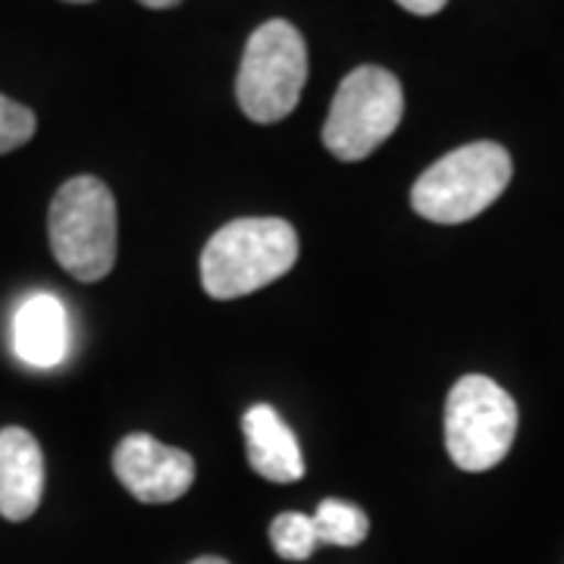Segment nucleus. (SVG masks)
Returning <instances> with one entry per match:
<instances>
[{"label": "nucleus", "mask_w": 564, "mask_h": 564, "mask_svg": "<svg viewBox=\"0 0 564 564\" xmlns=\"http://www.w3.org/2000/svg\"><path fill=\"white\" fill-rule=\"evenodd\" d=\"M299 261V232L280 217L226 223L202 251V285L217 302H232L285 276Z\"/></svg>", "instance_id": "nucleus-1"}, {"label": "nucleus", "mask_w": 564, "mask_h": 564, "mask_svg": "<svg viewBox=\"0 0 564 564\" xmlns=\"http://www.w3.org/2000/svg\"><path fill=\"white\" fill-rule=\"evenodd\" d=\"M54 261L79 282H101L117 263V202L98 176L63 182L47 210Z\"/></svg>", "instance_id": "nucleus-2"}, {"label": "nucleus", "mask_w": 564, "mask_h": 564, "mask_svg": "<svg viewBox=\"0 0 564 564\" xmlns=\"http://www.w3.org/2000/svg\"><path fill=\"white\" fill-rule=\"evenodd\" d=\"M508 182L511 154L496 141H474L423 170L411 188V207L423 220L458 226L499 202Z\"/></svg>", "instance_id": "nucleus-3"}, {"label": "nucleus", "mask_w": 564, "mask_h": 564, "mask_svg": "<svg viewBox=\"0 0 564 564\" xmlns=\"http://www.w3.org/2000/svg\"><path fill=\"white\" fill-rule=\"evenodd\" d=\"M307 82V44L285 20H270L251 32L236 76V98L248 120L280 122L302 101Z\"/></svg>", "instance_id": "nucleus-4"}, {"label": "nucleus", "mask_w": 564, "mask_h": 564, "mask_svg": "<svg viewBox=\"0 0 564 564\" xmlns=\"http://www.w3.org/2000/svg\"><path fill=\"white\" fill-rule=\"evenodd\" d=\"M518 436V404L502 386L467 373L445 399V448L467 474H484L505 462Z\"/></svg>", "instance_id": "nucleus-5"}, {"label": "nucleus", "mask_w": 564, "mask_h": 564, "mask_svg": "<svg viewBox=\"0 0 564 564\" xmlns=\"http://www.w3.org/2000/svg\"><path fill=\"white\" fill-rule=\"evenodd\" d=\"M404 91L383 66H358L339 85L323 122V144L345 163L364 161L402 122Z\"/></svg>", "instance_id": "nucleus-6"}, {"label": "nucleus", "mask_w": 564, "mask_h": 564, "mask_svg": "<svg viewBox=\"0 0 564 564\" xmlns=\"http://www.w3.org/2000/svg\"><path fill=\"white\" fill-rule=\"evenodd\" d=\"M113 474L139 502L166 505L192 489L195 462L188 452L163 445L148 433H129L113 448Z\"/></svg>", "instance_id": "nucleus-7"}, {"label": "nucleus", "mask_w": 564, "mask_h": 564, "mask_svg": "<svg viewBox=\"0 0 564 564\" xmlns=\"http://www.w3.org/2000/svg\"><path fill=\"white\" fill-rule=\"evenodd\" d=\"M44 496V455L22 426L0 430V518L29 521Z\"/></svg>", "instance_id": "nucleus-8"}, {"label": "nucleus", "mask_w": 564, "mask_h": 564, "mask_svg": "<svg viewBox=\"0 0 564 564\" xmlns=\"http://www.w3.org/2000/svg\"><path fill=\"white\" fill-rule=\"evenodd\" d=\"M245 452L251 470L270 484H299L304 477V458L295 433L270 404H254L242 417Z\"/></svg>", "instance_id": "nucleus-9"}, {"label": "nucleus", "mask_w": 564, "mask_h": 564, "mask_svg": "<svg viewBox=\"0 0 564 564\" xmlns=\"http://www.w3.org/2000/svg\"><path fill=\"white\" fill-rule=\"evenodd\" d=\"M13 348L32 367H57L69 351V314L57 295L25 299L13 317Z\"/></svg>", "instance_id": "nucleus-10"}, {"label": "nucleus", "mask_w": 564, "mask_h": 564, "mask_svg": "<svg viewBox=\"0 0 564 564\" xmlns=\"http://www.w3.org/2000/svg\"><path fill=\"white\" fill-rule=\"evenodd\" d=\"M314 518V530H317V543L321 545H361L370 533V521L358 505L343 502V499H323L317 505Z\"/></svg>", "instance_id": "nucleus-11"}, {"label": "nucleus", "mask_w": 564, "mask_h": 564, "mask_svg": "<svg viewBox=\"0 0 564 564\" xmlns=\"http://www.w3.org/2000/svg\"><path fill=\"white\" fill-rule=\"evenodd\" d=\"M270 545L282 562H307L321 545L317 543V530H314V518L302 514V511H285L280 518H273Z\"/></svg>", "instance_id": "nucleus-12"}, {"label": "nucleus", "mask_w": 564, "mask_h": 564, "mask_svg": "<svg viewBox=\"0 0 564 564\" xmlns=\"http://www.w3.org/2000/svg\"><path fill=\"white\" fill-rule=\"evenodd\" d=\"M35 113L25 104L0 95V154H10L35 135Z\"/></svg>", "instance_id": "nucleus-13"}, {"label": "nucleus", "mask_w": 564, "mask_h": 564, "mask_svg": "<svg viewBox=\"0 0 564 564\" xmlns=\"http://www.w3.org/2000/svg\"><path fill=\"white\" fill-rule=\"evenodd\" d=\"M395 3L404 7L408 13H414V17H433V13L445 10L448 0H395Z\"/></svg>", "instance_id": "nucleus-14"}, {"label": "nucleus", "mask_w": 564, "mask_h": 564, "mask_svg": "<svg viewBox=\"0 0 564 564\" xmlns=\"http://www.w3.org/2000/svg\"><path fill=\"white\" fill-rule=\"evenodd\" d=\"M141 7H148V10H173V7H180L182 0H139Z\"/></svg>", "instance_id": "nucleus-15"}, {"label": "nucleus", "mask_w": 564, "mask_h": 564, "mask_svg": "<svg viewBox=\"0 0 564 564\" xmlns=\"http://www.w3.org/2000/svg\"><path fill=\"white\" fill-rule=\"evenodd\" d=\"M188 564H229L226 558H220V555H202V558H195V562Z\"/></svg>", "instance_id": "nucleus-16"}, {"label": "nucleus", "mask_w": 564, "mask_h": 564, "mask_svg": "<svg viewBox=\"0 0 564 564\" xmlns=\"http://www.w3.org/2000/svg\"><path fill=\"white\" fill-rule=\"evenodd\" d=\"M66 3H95V0H66Z\"/></svg>", "instance_id": "nucleus-17"}]
</instances>
